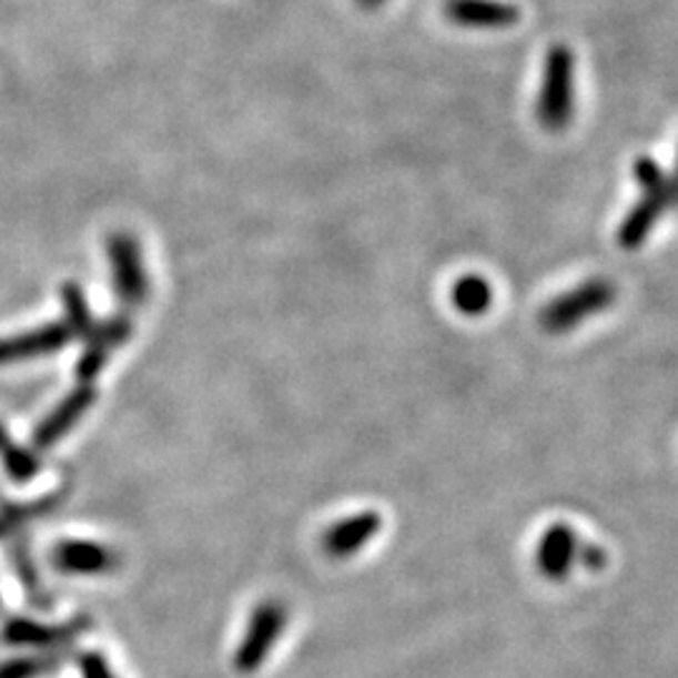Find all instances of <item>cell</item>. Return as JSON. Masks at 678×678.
Segmentation results:
<instances>
[{"label":"cell","instance_id":"8992f818","mask_svg":"<svg viewBox=\"0 0 678 678\" xmlns=\"http://www.w3.org/2000/svg\"><path fill=\"white\" fill-rule=\"evenodd\" d=\"M71 340L73 334L69 327H65V322L28 330L23 334H18V337H6L0 340V365H13V362H28L53 355V352H59L69 345Z\"/></svg>","mask_w":678,"mask_h":678},{"label":"cell","instance_id":"7c38bea8","mask_svg":"<svg viewBox=\"0 0 678 678\" xmlns=\"http://www.w3.org/2000/svg\"><path fill=\"white\" fill-rule=\"evenodd\" d=\"M377 528L380 515H360V518L334 528L327 538V546L334 556H347V553L357 550Z\"/></svg>","mask_w":678,"mask_h":678},{"label":"cell","instance_id":"7a4b0ae2","mask_svg":"<svg viewBox=\"0 0 678 678\" xmlns=\"http://www.w3.org/2000/svg\"><path fill=\"white\" fill-rule=\"evenodd\" d=\"M614 302L616 286L598 276V280H588L584 284L573 286L570 292L548 302L540 312V324L543 330L550 334H563L568 330H576L578 324L596 317V314L606 312Z\"/></svg>","mask_w":678,"mask_h":678},{"label":"cell","instance_id":"30bf717a","mask_svg":"<svg viewBox=\"0 0 678 678\" xmlns=\"http://www.w3.org/2000/svg\"><path fill=\"white\" fill-rule=\"evenodd\" d=\"M280 626H282L280 610H274V608L262 610L260 620H256L250 634V641L244 644L242 654H239V666H242L244 671L246 668H254L256 664H262L266 648L272 646V638L280 634Z\"/></svg>","mask_w":678,"mask_h":678},{"label":"cell","instance_id":"6da1fadb","mask_svg":"<svg viewBox=\"0 0 678 678\" xmlns=\"http://www.w3.org/2000/svg\"><path fill=\"white\" fill-rule=\"evenodd\" d=\"M573 81H576V59L568 45H553L543 65V83L536 103V113L543 129L563 131L573 119Z\"/></svg>","mask_w":678,"mask_h":678},{"label":"cell","instance_id":"ba28073f","mask_svg":"<svg viewBox=\"0 0 678 678\" xmlns=\"http://www.w3.org/2000/svg\"><path fill=\"white\" fill-rule=\"evenodd\" d=\"M93 403H95V393L89 385H83L65 395L61 399V405L55 407L41 425H38V429L33 433L36 447L45 451V447L59 443L69 429L75 427V423H79V419L85 415V409H89Z\"/></svg>","mask_w":678,"mask_h":678},{"label":"cell","instance_id":"3957f363","mask_svg":"<svg viewBox=\"0 0 678 678\" xmlns=\"http://www.w3.org/2000/svg\"><path fill=\"white\" fill-rule=\"evenodd\" d=\"M109 262L113 290H117L121 304L127 307H141L149 297V274L143 266L141 246L129 232H119L109 239Z\"/></svg>","mask_w":678,"mask_h":678},{"label":"cell","instance_id":"5bb4252c","mask_svg":"<svg viewBox=\"0 0 678 678\" xmlns=\"http://www.w3.org/2000/svg\"><path fill=\"white\" fill-rule=\"evenodd\" d=\"M568 553H570V536L568 533H553V536L546 540V548H543V560H546L548 570L560 573L566 568L568 563Z\"/></svg>","mask_w":678,"mask_h":678},{"label":"cell","instance_id":"2e32d148","mask_svg":"<svg viewBox=\"0 0 678 678\" xmlns=\"http://www.w3.org/2000/svg\"><path fill=\"white\" fill-rule=\"evenodd\" d=\"M382 3H385V0H357V6L367 8V11H372V8H380Z\"/></svg>","mask_w":678,"mask_h":678},{"label":"cell","instance_id":"277c9868","mask_svg":"<svg viewBox=\"0 0 678 678\" xmlns=\"http://www.w3.org/2000/svg\"><path fill=\"white\" fill-rule=\"evenodd\" d=\"M641 191H644V196L638 199L631 209H628V214L624 222H620L618 234H616V242L628 252L638 250V246L646 242L648 234L654 232V226L661 222L666 209L674 202L671 179L664 181V184L648 186Z\"/></svg>","mask_w":678,"mask_h":678},{"label":"cell","instance_id":"4fadbf2b","mask_svg":"<svg viewBox=\"0 0 678 678\" xmlns=\"http://www.w3.org/2000/svg\"><path fill=\"white\" fill-rule=\"evenodd\" d=\"M63 307H65V327L71 330L73 340L75 337H89V334L93 332V320H91V312H89V304H85L83 300V292L79 290V286L69 284L63 290Z\"/></svg>","mask_w":678,"mask_h":678},{"label":"cell","instance_id":"8fae6325","mask_svg":"<svg viewBox=\"0 0 678 678\" xmlns=\"http://www.w3.org/2000/svg\"><path fill=\"white\" fill-rule=\"evenodd\" d=\"M55 563L71 573H99L111 566V556L93 543H63L55 550Z\"/></svg>","mask_w":678,"mask_h":678},{"label":"cell","instance_id":"e0dca14e","mask_svg":"<svg viewBox=\"0 0 678 678\" xmlns=\"http://www.w3.org/2000/svg\"><path fill=\"white\" fill-rule=\"evenodd\" d=\"M3 437H6V435H3V433H0V443H3Z\"/></svg>","mask_w":678,"mask_h":678},{"label":"cell","instance_id":"52a82bcc","mask_svg":"<svg viewBox=\"0 0 678 678\" xmlns=\"http://www.w3.org/2000/svg\"><path fill=\"white\" fill-rule=\"evenodd\" d=\"M129 337H131V320L123 317V314L111 317L103 324H95L93 332L85 337L89 340V345H85L83 357L79 360V365H75V375H79L83 382L99 377L101 370L107 367L111 350L121 347Z\"/></svg>","mask_w":678,"mask_h":678},{"label":"cell","instance_id":"9a60e30c","mask_svg":"<svg viewBox=\"0 0 678 678\" xmlns=\"http://www.w3.org/2000/svg\"><path fill=\"white\" fill-rule=\"evenodd\" d=\"M83 678H113V676L109 671L107 661H103L101 656L91 654V656L83 658Z\"/></svg>","mask_w":678,"mask_h":678},{"label":"cell","instance_id":"9c48e42d","mask_svg":"<svg viewBox=\"0 0 678 678\" xmlns=\"http://www.w3.org/2000/svg\"><path fill=\"white\" fill-rule=\"evenodd\" d=\"M451 302L465 317H480L493 304V286L480 274H465L453 284Z\"/></svg>","mask_w":678,"mask_h":678},{"label":"cell","instance_id":"5b68a950","mask_svg":"<svg viewBox=\"0 0 678 678\" xmlns=\"http://www.w3.org/2000/svg\"><path fill=\"white\" fill-rule=\"evenodd\" d=\"M445 18L473 31H500L520 21V11L505 0H447Z\"/></svg>","mask_w":678,"mask_h":678}]
</instances>
